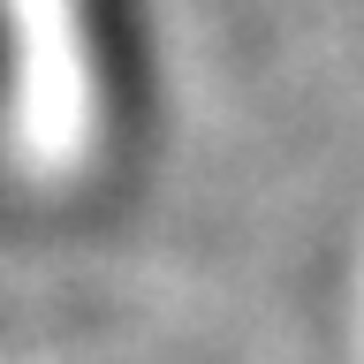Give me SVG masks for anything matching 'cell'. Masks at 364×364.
<instances>
[{
	"instance_id": "obj_1",
	"label": "cell",
	"mask_w": 364,
	"mask_h": 364,
	"mask_svg": "<svg viewBox=\"0 0 364 364\" xmlns=\"http://www.w3.org/2000/svg\"><path fill=\"white\" fill-rule=\"evenodd\" d=\"M0 68H8V61H0Z\"/></svg>"
}]
</instances>
